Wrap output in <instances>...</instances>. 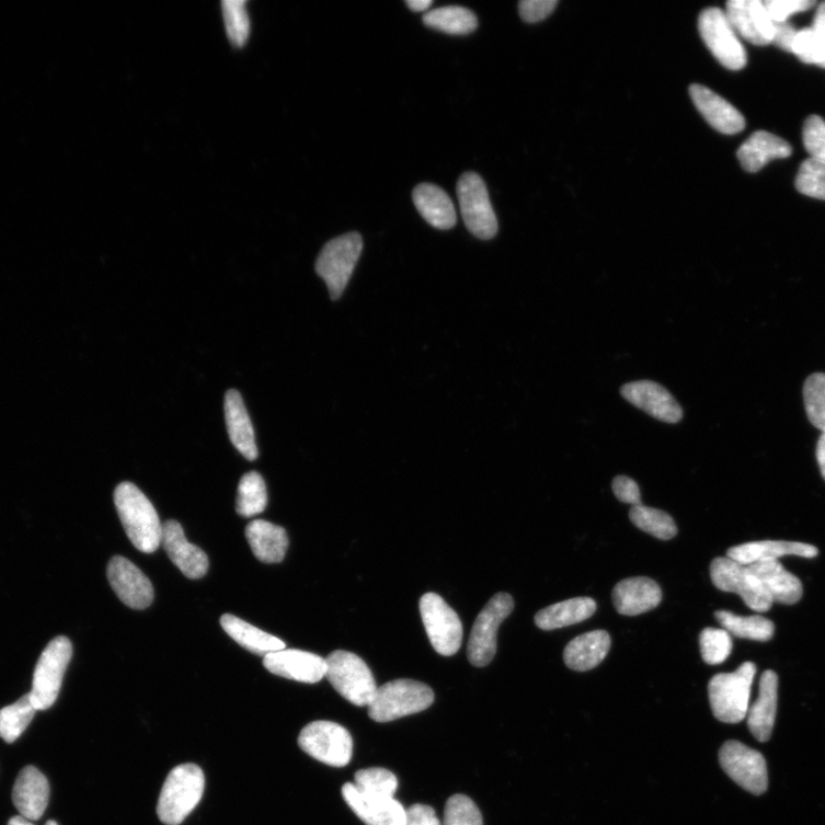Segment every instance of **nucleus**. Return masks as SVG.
Listing matches in <instances>:
<instances>
[{"mask_svg": "<svg viewBox=\"0 0 825 825\" xmlns=\"http://www.w3.org/2000/svg\"><path fill=\"white\" fill-rule=\"evenodd\" d=\"M816 458H817V462H818L820 470L822 473V478L825 481V431L822 432V435L817 442Z\"/></svg>", "mask_w": 825, "mask_h": 825, "instance_id": "52", "label": "nucleus"}, {"mask_svg": "<svg viewBox=\"0 0 825 825\" xmlns=\"http://www.w3.org/2000/svg\"><path fill=\"white\" fill-rule=\"evenodd\" d=\"M220 625L237 643L259 656H267L282 652L286 643L233 615L227 614L220 618Z\"/></svg>", "mask_w": 825, "mask_h": 825, "instance_id": "32", "label": "nucleus"}, {"mask_svg": "<svg viewBox=\"0 0 825 825\" xmlns=\"http://www.w3.org/2000/svg\"><path fill=\"white\" fill-rule=\"evenodd\" d=\"M8 825H34L31 823L27 818H24L22 816H14L10 820Z\"/></svg>", "mask_w": 825, "mask_h": 825, "instance_id": "55", "label": "nucleus"}, {"mask_svg": "<svg viewBox=\"0 0 825 825\" xmlns=\"http://www.w3.org/2000/svg\"><path fill=\"white\" fill-rule=\"evenodd\" d=\"M162 543L171 562L187 578L199 580L206 576L209 569L207 554L202 548L188 542L177 520L169 519L164 523Z\"/></svg>", "mask_w": 825, "mask_h": 825, "instance_id": "20", "label": "nucleus"}, {"mask_svg": "<svg viewBox=\"0 0 825 825\" xmlns=\"http://www.w3.org/2000/svg\"><path fill=\"white\" fill-rule=\"evenodd\" d=\"M805 409L810 421L817 429L825 431V374L811 375L804 386Z\"/></svg>", "mask_w": 825, "mask_h": 825, "instance_id": "43", "label": "nucleus"}, {"mask_svg": "<svg viewBox=\"0 0 825 825\" xmlns=\"http://www.w3.org/2000/svg\"><path fill=\"white\" fill-rule=\"evenodd\" d=\"M811 28L816 32L825 33V2L817 8Z\"/></svg>", "mask_w": 825, "mask_h": 825, "instance_id": "53", "label": "nucleus"}, {"mask_svg": "<svg viewBox=\"0 0 825 825\" xmlns=\"http://www.w3.org/2000/svg\"><path fill=\"white\" fill-rule=\"evenodd\" d=\"M118 517L134 546L151 554L162 543L163 525L149 499L133 483H121L114 492Z\"/></svg>", "mask_w": 825, "mask_h": 825, "instance_id": "1", "label": "nucleus"}, {"mask_svg": "<svg viewBox=\"0 0 825 825\" xmlns=\"http://www.w3.org/2000/svg\"><path fill=\"white\" fill-rule=\"evenodd\" d=\"M225 31L230 42L242 47L250 35V19L244 0H227L221 3Z\"/></svg>", "mask_w": 825, "mask_h": 825, "instance_id": "40", "label": "nucleus"}, {"mask_svg": "<svg viewBox=\"0 0 825 825\" xmlns=\"http://www.w3.org/2000/svg\"><path fill=\"white\" fill-rule=\"evenodd\" d=\"M263 664L270 673L298 683L318 684L326 677V660L302 650L284 649L265 656Z\"/></svg>", "mask_w": 825, "mask_h": 825, "instance_id": "17", "label": "nucleus"}, {"mask_svg": "<svg viewBox=\"0 0 825 825\" xmlns=\"http://www.w3.org/2000/svg\"><path fill=\"white\" fill-rule=\"evenodd\" d=\"M247 540L257 560L266 564L284 561L289 539L284 528L270 522L257 519L245 528Z\"/></svg>", "mask_w": 825, "mask_h": 825, "instance_id": "29", "label": "nucleus"}, {"mask_svg": "<svg viewBox=\"0 0 825 825\" xmlns=\"http://www.w3.org/2000/svg\"><path fill=\"white\" fill-rule=\"evenodd\" d=\"M596 609V603L591 597L570 598L539 611L535 622L542 631H554L587 620Z\"/></svg>", "mask_w": 825, "mask_h": 825, "instance_id": "33", "label": "nucleus"}, {"mask_svg": "<svg viewBox=\"0 0 825 825\" xmlns=\"http://www.w3.org/2000/svg\"><path fill=\"white\" fill-rule=\"evenodd\" d=\"M630 519L637 528L661 540H671L678 535L673 517L660 509L635 506L630 511Z\"/></svg>", "mask_w": 825, "mask_h": 825, "instance_id": "38", "label": "nucleus"}, {"mask_svg": "<svg viewBox=\"0 0 825 825\" xmlns=\"http://www.w3.org/2000/svg\"><path fill=\"white\" fill-rule=\"evenodd\" d=\"M710 572L718 589L738 594L749 609L759 614L771 609L772 599L747 565L729 558H717L711 563Z\"/></svg>", "mask_w": 825, "mask_h": 825, "instance_id": "13", "label": "nucleus"}, {"mask_svg": "<svg viewBox=\"0 0 825 825\" xmlns=\"http://www.w3.org/2000/svg\"><path fill=\"white\" fill-rule=\"evenodd\" d=\"M791 154L789 142L767 131H757L740 147L737 159L745 171L755 173L768 162L787 159Z\"/></svg>", "mask_w": 825, "mask_h": 825, "instance_id": "28", "label": "nucleus"}, {"mask_svg": "<svg viewBox=\"0 0 825 825\" xmlns=\"http://www.w3.org/2000/svg\"><path fill=\"white\" fill-rule=\"evenodd\" d=\"M461 215L471 234L490 240L497 233V220L489 192L479 173L466 172L457 185Z\"/></svg>", "mask_w": 825, "mask_h": 825, "instance_id": "11", "label": "nucleus"}, {"mask_svg": "<svg viewBox=\"0 0 825 825\" xmlns=\"http://www.w3.org/2000/svg\"><path fill=\"white\" fill-rule=\"evenodd\" d=\"M558 4V0H523L518 5L519 15L525 22L536 23L552 14Z\"/></svg>", "mask_w": 825, "mask_h": 825, "instance_id": "48", "label": "nucleus"}, {"mask_svg": "<svg viewBox=\"0 0 825 825\" xmlns=\"http://www.w3.org/2000/svg\"><path fill=\"white\" fill-rule=\"evenodd\" d=\"M326 663L324 678H328L335 690L356 707H369L378 687L367 664L344 650H336L326 658Z\"/></svg>", "mask_w": 825, "mask_h": 825, "instance_id": "5", "label": "nucleus"}, {"mask_svg": "<svg viewBox=\"0 0 825 825\" xmlns=\"http://www.w3.org/2000/svg\"><path fill=\"white\" fill-rule=\"evenodd\" d=\"M205 774L194 764L173 768L163 784L158 815L167 825H180L195 810L204 797Z\"/></svg>", "mask_w": 825, "mask_h": 825, "instance_id": "2", "label": "nucleus"}, {"mask_svg": "<svg viewBox=\"0 0 825 825\" xmlns=\"http://www.w3.org/2000/svg\"><path fill=\"white\" fill-rule=\"evenodd\" d=\"M765 9L774 22H788L794 14L816 7L814 0H765Z\"/></svg>", "mask_w": 825, "mask_h": 825, "instance_id": "47", "label": "nucleus"}, {"mask_svg": "<svg viewBox=\"0 0 825 825\" xmlns=\"http://www.w3.org/2000/svg\"><path fill=\"white\" fill-rule=\"evenodd\" d=\"M803 139L811 159L825 164V121L817 116H810L804 125Z\"/></svg>", "mask_w": 825, "mask_h": 825, "instance_id": "46", "label": "nucleus"}, {"mask_svg": "<svg viewBox=\"0 0 825 825\" xmlns=\"http://www.w3.org/2000/svg\"><path fill=\"white\" fill-rule=\"evenodd\" d=\"M345 803L367 825H405L406 810L394 798L373 797L354 783L342 788Z\"/></svg>", "mask_w": 825, "mask_h": 825, "instance_id": "19", "label": "nucleus"}, {"mask_svg": "<svg viewBox=\"0 0 825 825\" xmlns=\"http://www.w3.org/2000/svg\"><path fill=\"white\" fill-rule=\"evenodd\" d=\"M413 202L420 215L432 227L449 230L457 224L456 207L451 197L434 184H420L413 191Z\"/></svg>", "mask_w": 825, "mask_h": 825, "instance_id": "31", "label": "nucleus"}, {"mask_svg": "<svg viewBox=\"0 0 825 825\" xmlns=\"http://www.w3.org/2000/svg\"><path fill=\"white\" fill-rule=\"evenodd\" d=\"M71 656L72 645L66 637L54 639L45 648L36 665L30 692L37 711H45L56 703Z\"/></svg>", "mask_w": 825, "mask_h": 825, "instance_id": "7", "label": "nucleus"}, {"mask_svg": "<svg viewBox=\"0 0 825 825\" xmlns=\"http://www.w3.org/2000/svg\"><path fill=\"white\" fill-rule=\"evenodd\" d=\"M107 577L125 606L144 610L153 604L154 588L151 581L131 561L114 557L108 563Z\"/></svg>", "mask_w": 825, "mask_h": 825, "instance_id": "15", "label": "nucleus"}, {"mask_svg": "<svg viewBox=\"0 0 825 825\" xmlns=\"http://www.w3.org/2000/svg\"><path fill=\"white\" fill-rule=\"evenodd\" d=\"M749 572L761 583L772 603L793 606L803 597L804 588L792 573L779 561L747 565Z\"/></svg>", "mask_w": 825, "mask_h": 825, "instance_id": "26", "label": "nucleus"}, {"mask_svg": "<svg viewBox=\"0 0 825 825\" xmlns=\"http://www.w3.org/2000/svg\"><path fill=\"white\" fill-rule=\"evenodd\" d=\"M36 712L30 694L0 710V737L7 743H14L28 729Z\"/></svg>", "mask_w": 825, "mask_h": 825, "instance_id": "36", "label": "nucleus"}, {"mask_svg": "<svg viewBox=\"0 0 825 825\" xmlns=\"http://www.w3.org/2000/svg\"><path fill=\"white\" fill-rule=\"evenodd\" d=\"M756 673V665L746 662L733 673L714 675L709 684V697L719 721L740 723L746 718Z\"/></svg>", "mask_w": 825, "mask_h": 825, "instance_id": "3", "label": "nucleus"}, {"mask_svg": "<svg viewBox=\"0 0 825 825\" xmlns=\"http://www.w3.org/2000/svg\"><path fill=\"white\" fill-rule=\"evenodd\" d=\"M363 238L357 232L331 240L321 250L316 263L319 277L326 283L331 298L336 301L352 278L363 252Z\"/></svg>", "mask_w": 825, "mask_h": 825, "instance_id": "6", "label": "nucleus"}, {"mask_svg": "<svg viewBox=\"0 0 825 825\" xmlns=\"http://www.w3.org/2000/svg\"><path fill=\"white\" fill-rule=\"evenodd\" d=\"M435 701L433 689L413 680H394L378 688L368 714L377 722H390L429 709Z\"/></svg>", "mask_w": 825, "mask_h": 825, "instance_id": "4", "label": "nucleus"}, {"mask_svg": "<svg viewBox=\"0 0 825 825\" xmlns=\"http://www.w3.org/2000/svg\"><path fill=\"white\" fill-rule=\"evenodd\" d=\"M621 396L650 416L666 423H678L684 411L675 398L661 385L653 381H637L625 385Z\"/></svg>", "mask_w": 825, "mask_h": 825, "instance_id": "18", "label": "nucleus"}, {"mask_svg": "<svg viewBox=\"0 0 825 825\" xmlns=\"http://www.w3.org/2000/svg\"><path fill=\"white\" fill-rule=\"evenodd\" d=\"M724 12L738 37L757 46L772 43L775 22L761 0H731Z\"/></svg>", "mask_w": 825, "mask_h": 825, "instance_id": "16", "label": "nucleus"}, {"mask_svg": "<svg viewBox=\"0 0 825 825\" xmlns=\"http://www.w3.org/2000/svg\"><path fill=\"white\" fill-rule=\"evenodd\" d=\"M724 772L749 793L760 795L768 788V771L764 756L737 741L724 743L719 753Z\"/></svg>", "mask_w": 825, "mask_h": 825, "instance_id": "14", "label": "nucleus"}, {"mask_svg": "<svg viewBox=\"0 0 825 825\" xmlns=\"http://www.w3.org/2000/svg\"><path fill=\"white\" fill-rule=\"evenodd\" d=\"M798 31L789 22H775V31L772 43L783 49V51L792 54V47Z\"/></svg>", "mask_w": 825, "mask_h": 825, "instance_id": "51", "label": "nucleus"}, {"mask_svg": "<svg viewBox=\"0 0 825 825\" xmlns=\"http://www.w3.org/2000/svg\"><path fill=\"white\" fill-rule=\"evenodd\" d=\"M795 188L810 197L825 199V164L809 159L800 165Z\"/></svg>", "mask_w": 825, "mask_h": 825, "instance_id": "45", "label": "nucleus"}, {"mask_svg": "<svg viewBox=\"0 0 825 825\" xmlns=\"http://www.w3.org/2000/svg\"><path fill=\"white\" fill-rule=\"evenodd\" d=\"M714 617L724 631L740 639L767 642L775 633L774 622L759 615L740 617L733 612L720 610L714 614Z\"/></svg>", "mask_w": 825, "mask_h": 825, "instance_id": "34", "label": "nucleus"}, {"mask_svg": "<svg viewBox=\"0 0 825 825\" xmlns=\"http://www.w3.org/2000/svg\"><path fill=\"white\" fill-rule=\"evenodd\" d=\"M49 786L44 775L34 766L24 767L13 787V804L22 817L39 820L48 805Z\"/></svg>", "mask_w": 825, "mask_h": 825, "instance_id": "24", "label": "nucleus"}, {"mask_svg": "<svg viewBox=\"0 0 825 825\" xmlns=\"http://www.w3.org/2000/svg\"><path fill=\"white\" fill-rule=\"evenodd\" d=\"M663 593L660 585L648 577H634L619 582L612 591V601L618 614L639 616L660 606Z\"/></svg>", "mask_w": 825, "mask_h": 825, "instance_id": "22", "label": "nucleus"}, {"mask_svg": "<svg viewBox=\"0 0 825 825\" xmlns=\"http://www.w3.org/2000/svg\"><path fill=\"white\" fill-rule=\"evenodd\" d=\"M224 411L232 444L245 459H257L259 449L253 423L240 392L230 390L225 394Z\"/></svg>", "mask_w": 825, "mask_h": 825, "instance_id": "27", "label": "nucleus"}, {"mask_svg": "<svg viewBox=\"0 0 825 825\" xmlns=\"http://www.w3.org/2000/svg\"><path fill=\"white\" fill-rule=\"evenodd\" d=\"M514 599L507 593L494 595L474 620L468 642L467 656L477 667L489 665L496 654L500 625L513 612Z\"/></svg>", "mask_w": 825, "mask_h": 825, "instance_id": "10", "label": "nucleus"}, {"mask_svg": "<svg viewBox=\"0 0 825 825\" xmlns=\"http://www.w3.org/2000/svg\"><path fill=\"white\" fill-rule=\"evenodd\" d=\"M298 745L306 754L322 764L342 768L352 761V735L332 721H314L299 734Z\"/></svg>", "mask_w": 825, "mask_h": 825, "instance_id": "8", "label": "nucleus"}, {"mask_svg": "<svg viewBox=\"0 0 825 825\" xmlns=\"http://www.w3.org/2000/svg\"><path fill=\"white\" fill-rule=\"evenodd\" d=\"M267 506L266 485L257 471H250L241 479L238 488L237 512L242 517H253Z\"/></svg>", "mask_w": 825, "mask_h": 825, "instance_id": "37", "label": "nucleus"}, {"mask_svg": "<svg viewBox=\"0 0 825 825\" xmlns=\"http://www.w3.org/2000/svg\"><path fill=\"white\" fill-rule=\"evenodd\" d=\"M420 611L424 629L436 652L443 656L456 655L463 639V627L458 614L436 593L421 597Z\"/></svg>", "mask_w": 825, "mask_h": 825, "instance_id": "9", "label": "nucleus"}, {"mask_svg": "<svg viewBox=\"0 0 825 825\" xmlns=\"http://www.w3.org/2000/svg\"><path fill=\"white\" fill-rule=\"evenodd\" d=\"M792 54L804 64L825 68V33L811 27L798 31Z\"/></svg>", "mask_w": 825, "mask_h": 825, "instance_id": "41", "label": "nucleus"}, {"mask_svg": "<svg viewBox=\"0 0 825 825\" xmlns=\"http://www.w3.org/2000/svg\"><path fill=\"white\" fill-rule=\"evenodd\" d=\"M406 5L414 12H422L433 5V0H408Z\"/></svg>", "mask_w": 825, "mask_h": 825, "instance_id": "54", "label": "nucleus"}, {"mask_svg": "<svg viewBox=\"0 0 825 825\" xmlns=\"http://www.w3.org/2000/svg\"><path fill=\"white\" fill-rule=\"evenodd\" d=\"M698 30L714 58L727 69L741 70L747 56L726 12L710 8L698 20Z\"/></svg>", "mask_w": 825, "mask_h": 825, "instance_id": "12", "label": "nucleus"}, {"mask_svg": "<svg viewBox=\"0 0 825 825\" xmlns=\"http://www.w3.org/2000/svg\"><path fill=\"white\" fill-rule=\"evenodd\" d=\"M612 491L619 502L632 505H642L641 492L635 481L628 477H617L612 482Z\"/></svg>", "mask_w": 825, "mask_h": 825, "instance_id": "49", "label": "nucleus"}, {"mask_svg": "<svg viewBox=\"0 0 825 825\" xmlns=\"http://www.w3.org/2000/svg\"><path fill=\"white\" fill-rule=\"evenodd\" d=\"M610 648L611 638L608 632H588L569 642L564 649V663L573 671H591L606 660Z\"/></svg>", "mask_w": 825, "mask_h": 825, "instance_id": "30", "label": "nucleus"}, {"mask_svg": "<svg viewBox=\"0 0 825 825\" xmlns=\"http://www.w3.org/2000/svg\"><path fill=\"white\" fill-rule=\"evenodd\" d=\"M355 787L373 797L393 798L398 788L396 775L385 768L362 769L355 775Z\"/></svg>", "mask_w": 825, "mask_h": 825, "instance_id": "39", "label": "nucleus"}, {"mask_svg": "<svg viewBox=\"0 0 825 825\" xmlns=\"http://www.w3.org/2000/svg\"><path fill=\"white\" fill-rule=\"evenodd\" d=\"M789 555L813 559L818 555V549L803 542L765 540L743 543L727 550V558L743 565L778 561Z\"/></svg>", "mask_w": 825, "mask_h": 825, "instance_id": "23", "label": "nucleus"}, {"mask_svg": "<svg viewBox=\"0 0 825 825\" xmlns=\"http://www.w3.org/2000/svg\"><path fill=\"white\" fill-rule=\"evenodd\" d=\"M423 22L426 26L449 35H468L479 26L478 16L473 12L455 5L427 12L423 15Z\"/></svg>", "mask_w": 825, "mask_h": 825, "instance_id": "35", "label": "nucleus"}, {"mask_svg": "<svg viewBox=\"0 0 825 825\" xmlns=\"http://www.w3.org/2000/svg\"><path fill=\"white\" fill-rule=\"evenodd\" d=\"M699 646L707 664L719 665L732 654L733 640L727 631L709 628L699 635Z\"/></svg>", "mask_w": 825, "mask_h": 825, "instance_id": "42", "label": "nucleus"}, {"mask_svg": "<svg viewBox=\"0 0 825 825\" xmlns=\"http://www.w3.org/2000/svg\"><path fill=\"white\" fill-rule=\"evenodd\" d=\"M46 825H58V823L56 821H48Z\"/></svg>", "mask_w": 825, "mask_h": 825, "instance_id": "56", "label": "nucleus"}, {"mask_svg": "<svg viewBox=\"0 0 825 825\" xmlns=\"http://www.w3.org/2000/svg\"><path fill=\"white\" fill-rule=\"evenodd\" d=\"M689 93L696 108L713 129L723 135H736L744 130V116L726 99L699 84H692Z\"/></svg>", "mask_w": 825, "mask_h": 825, "instance_id": "21", "label": "nucleus"}, {"mask_svg": "<svg viewBox=\"0 0 825 825\" xmlns=\"http://www.w3.org/2000/svg\"><path fill=\"white\" fill-rule=\"evenodd\" d=\"M778 674L766 671L761 675L759 697L747 711V724L749 732L759 742H767L771 737L775 719L778 711Z\"/></svg>", "mask_w": 825, "mask_h": 825, "instance_id": "25", "label": "nucleus"}, {"mask_svg": "<svg viewBox=\"0 0 825 825\" xmlns=\"http://www.w3.org/2000/svg\"><path fill=\"white\" fill-rule=\"evenodd\" d=\"M444 825H483V816L469 797L456 794L447 800Z\"/></svg>", "mask_w": 825, "mask_h": 825, "instance_id": "44", "label": "nucleus"}, {"mask_svg": "<svg viewBox=\"0 0 825 825\" xmlns=\"http://www.w3.org/2000/svg\"><path fill=\"white\" fill-rule=\"evenodd\" d=\"M405 825H442L433 807L415 804L406 810Z\"/></svg>", "mask_w": 825, "mask_h": 825, "instance_id": "50", "label": "nucleus"}]
</instances>
